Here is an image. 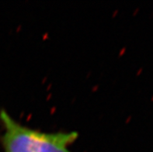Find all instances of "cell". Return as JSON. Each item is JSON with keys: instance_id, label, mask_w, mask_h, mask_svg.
I'll use <instances>...</instances> for the list:
<instances>
[{"instance_id": "1", "label": "cell", "mask_w": 153, "mask_h": 152, "mask_svg": "<svg viewBox=\"0 0 153 152\" xmlns=\"http://www.w3.org/2000/svg\"><path fill=\"white\" fill-rule=\"evenodd\" d=\"M4 152H72L69 146L79 137L76 131L45 132L23 125L5 110H0Z\"/></svg>"}]
</instances>
